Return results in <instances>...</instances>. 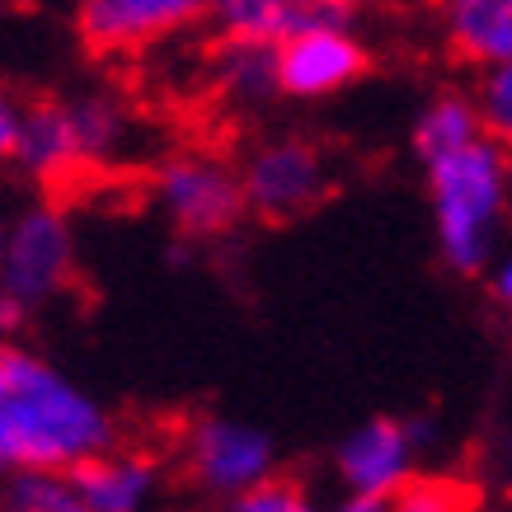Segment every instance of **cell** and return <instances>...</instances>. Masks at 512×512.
Masks as SVG:
<instances>
[{
	"instance_id": "12",
	"label": "cell",
	"mask_w": 512,
	"mask_h": 512,
	"mask_svg": "<svg viewBox=\"0 0 512 512\" xmlns=\"http://www.w3.org/2000/svg\"><path fill=\"white\" fill-rule=\"evenodd\" d=\"M357 19V0H212L207 24L217 38H249V43H273L311 29V24H339Z\"/></svg>"
},
{
	"instance_id": "2",
	"label": "cell",
	"mask_w": 512,
	"mask_h": 512,
	"mask_svg": "<svg viewBox=\"0 0 512 512\" xmlns=\"http://www.w3.org/2000/svg\"><path fill=\"white\" fill-rule=\"evenodd\" d=\"M437 259L456 278H484L512 217V151L489 132L423 160Z\"/></svg>"
},
{
	"instance_id": "6",
	"label": "cell",
	"mask_w": 512,
	"mask_h": 512,
	"mask_svg": "<svg viewBox=\"0 0 512 512\" xmlns=\"http://www.w3.org/2000/svg\"><path fill=\"white\" fill-rule=\"evenodd\" d=\"M179 470L207 503L235 498L278 475V442L264 423L240 414H198L179 433Z\"/></svg>"
},
{
	"instance_id": "23",
	"label": "cell",
	"mask_w": 512,
	"mask_h": 512,
	"mask_svg": "<svg viewBox=\"0 0 512 512\" xmlns=\"http://www.w3.org/2000/svg\"><path fill=\"white\" fill-rule=\"evenodd\" d=\"M5 235H10V221L0 217V259H5Z\"/></svg>"
},
{
	"instance_id": "22",
	"label": "cell",
	"mask_w": 512,
	"mask_h": 512,
	"mask_svg": "<svg viewBox=\"0 0 512 512\" xmlns=\"http://www.w3.org/2000/svg\"><path fill=\"white\" fill-rule=\"evenodd\" d=\"M306 512H390V503H386V498H367V494H348V489H339L334 498L311 503Z\"/></svg>"
},
{
	"instance_id": "3",
	"label": "cell",
	"mask_w": 512,
	"mask_h": 512,
	"mask_svg": "<svg viewBox=\"0 0 512 512\" xmlns=\"http://www.w3.org/2000/svg\"><path fill=\"white\" fill-rule=\"evenodd\" d=\"M137 137V113L118 90H80L29 104L15 165L38 184H71L90 170H109Z\"/></svg>"
},
{
	"instance_id": "20",
	"label": "cell",
	"mask_w": 512,
	"mask_h": 512,
	"mask_svg": "<svg viewBox=\"0 0 512 512\" xmlns=\"http://www.w3.org/2000/svg\"><path fill=\"white\" fill-rule=\"evenodd\" d=\"M24 113H29V104L0 85V160H15L19 132H24Z\"/></svg>"
},
{
	"instance_id": "7",
	"label": "cell",
	"mask_w": 512,
	"mask_h": 512,
	"mask_svg": "<svg viewBox=\"0 0 512 512\" xmlns=\"http://www.w3.org/2000/svg\"><path fill=\"white\" fill-rule=\"evenodd\" d=\"M433 437L437 428L423 414H376V419H362L329 451L334 484L367 498L400 494L404 484L419 475L423 451L433 447Z\"/></svg>"
},
{
	"instance_id": "15",
	"label": "cell",
	"mask_w": 512,
	"mask_h": 512,
	"mask_svg": "<svg viewBox=\"0 0 512 512\" xmlns=\"http://www.w3.org/2000/svg\"><path fill=\"white\" fill-rule=\"evenodd\" d=\"M475 137H484L480 104H475V94H461V90H437L414 113V127H409V146H414L419 165L442 156V151H456V146H466Z\"/></svg>"
},
{
	"instance_id": "4",
	"label": "cell",
	"mask_w": 512,
	"mask_h": 512,
	"mask_svg": "<svg viewBox=\"0 0 512 512\" xmlns=\"http://www.w3.org/2000/svg\"><path fill=\"white\" fill-rule=\"evenodd\" d=\"M80 245L76 226L57 202L24 207L10 221L0 259V339H15L38 311L62 301L76 282Z\"/></svg>"
},
{
	"instance_id": "13",
	"label": "cell",
	"mask_w": 512,
	"mask_h": 512,
	"mask_svg": "<svg viewBox=\"0 0 512 512\" xmlns=\"http://www.w3.org/2000/svg\"><path fill=\"white\" fill-rule=\"evenodd\" d=\"M207 80L226 109L254 113L282 99L278 85V47L273 43H249V38H217Z\"/></svg>"
},
{
	"instance_id": "24",
	"label": "cell",
	"mask_w": 512,
	"mask_h": 512,
	"mask_svg": "<svg viewBox=\"0 0 512 512\" xmlns=\"http://www.w3.org/2000/svg\"><path fill=\"white\" fill-rule=\"evenodd\" d=\"M0 480H5V470H0Z\"/></svg>"
},
{
	"instance_id": "9",
	"label": "cell",
	"mask_w": 512,
	"mask_h": 512,
	"mask_svg": "<svg viewBox=\"0 0 512 512\" xmlns=\"http://www.w3.org/2000/svg\"><path fill=\"white\" fill-rule=\"evenodd\" d=\"M372 71V47L357 33V19L311 24L278 43V85L282 99L325 104L334 94L353 90Z\"/></svg>"
},
{
	"instance_id": "14",
	"label": "cell",
	"mask_w": 512,
	"mask_h": 512,
	"mask_svg": "<svg viewBox=\"0 0 512 512\" xmlns=\"http://www.w3.org/2000/svg\"><path fill=\"white\" fill-rule=\"evenodd\" d=\"M437 15L456 62L484 71L512 57V0H437Z\"/></svg>"
},
{
	"instance_id": "11",
	"label": "cell",
	"mask_w": 512,
	"mask_h": 512,
	"mask_svg": "<svg viewBox=\"0 0 512 512\" xmlns=\"http://www.w3.org/2000/svg\"><path fill=\"white\" fill-rule=\"evenodd\" d=\"M90 512H160L165 503V466L141 447H109L71 470Z\"/></svg>"
},
{
	"instance_id": "8",
	"label": "cell",
	"mask_w": 512,
	"mask_h": 512,
	"mask_svg": "<svg viewBox=\"0 0 512 512\" xmlns=\"http://www.w3.org/2000/svg\"><path fill=\"white\" fill-rule=\"evenodd\" d=\"M240 184H245L249 217L268 221V226H287V221L315 212L334 193V170L315 141L264 137L240 160Z\"/></svg>"
},
{
	"instance_id": "21",
	"label": "cell",
	"mask_w": 512,
	"mask_h": 512,
	"mask_svg": "<svg viewBox=\"0 0 512 512\" xmlns=\"http://www.w3.org/2000/svg\"><path fill=\"white\" fill-rule=\"evenodd\" d=\"M484 282H489V296L512 315V245H503L494 254V264L484 268Z\"/></svg>"
},
{
	"instance_id": "17",
	"label": "cell",
	"mask_w": 512,
	"mask_h": 512,
	"mask_svg": "<svg viewBox=\"0 0 512 512\" xmlns=\"http://www.w3.org/2000/svg\"><path fill=\"white\" fill-rule=\"evenodd\" d=\"M390 512H475V489L456 475H414L400 494L386 498Z\"/></svg>"
},
{
	"instance_id": "18",
	"label": "cell",
	"mask_w": 512,
	"mask_h": 512,
	"mask_svg": "<svg viewBox=\"0 0 512 512\" xmlns=\"http://www.w3.org/2000/svg\"><path fill=\"white\" fill-rule=\"evenodd\" d=\"M475 104H480V123L494 141L512 151V57L498 66H484L480 85H475Z\"/></svg>"
},
{
	"instance_id": "19",
	"label": "cell",
	"mask_w": 512,
	"mask_h": 512,
	"mask_svg": "<svg viewBox=\"0 0 512 512\" xmlns=\"http://www.w3.org/2000/svg\"><path fill=\"white\" fill-rule=\"evenodd\" d=\"M306 508H311L306 489L292 484V480H282V475H273L268 484L245 489V494H235V498H217V503H207V512H306Z\"/></svg>"
},
{
	"instance_id": "1",
	"label": "cell",
	"mask_w": 512,
	"mask_h": 512,
	"mask_svg": "<svg viewBox=\"0 0 512 512\" xmlns=\"http://www.w3.org/2000/svg\"><path fill=\"white\" fill-rule=\"evenodd\" d=\"M118 447V414L62 362L0 339V470H76Z\"/></svg>"
},
{
	"instance_id": "16",
	"label": "cell",
	"mask_w": 512,
	"mask_h": 512,
	"mask_svg": "<svg viewBox=\"0 0 512 512\" xmlns=\"http://www.w3.org/2000/svg\"><path fill=\"white\" fill-rule=\"evenodd\" d=\"M0 512H90L71 470H10L0 480Z\"/></svg>"
},
{
	"instance_id": "10",
	"label": "cell",
	"mask_w": 512,
	"mask_h": 512,
	"mask_svg": "<svg viewBox=\"0 0 512 512\" xmlns=\"http://www.w3.org/2000/svg\"><path fill=\"white\" fill-rule=\"evenodd\" d=\"M212 0H80L76 33L94 57H137L207 24Z\"/></svg>"
},
{
	"instance_id": "5",
	"label": "cell",
	"mask_w": 512,
	"mask_h": 512,
	"mask_svg": "<svg viewBox=\"0 0 512 512\" xmlns=\"http://www.w3.org/2000/svg\"><path fill=\"white\" fill-rule=\"evenodd\" d=\"M151 207L184 245H217L249 217L240 165L212 151H174L146 179Z\"/></svg>"
}]
</instances>
